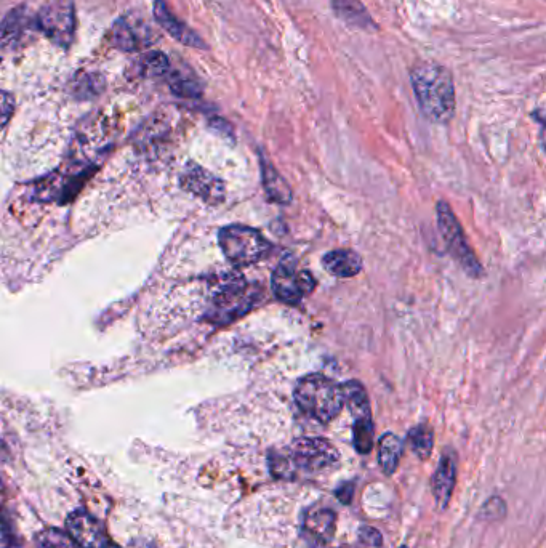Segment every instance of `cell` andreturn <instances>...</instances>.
<instances>
[{"label":"cell","mask_w":546,"mask_h":548,"mask_svg":"<svg viewBox=\"0 0 546 548\" xmlns=\"http://www.w3.org/2000/svg\"><path fill=\"white\" fill-rule=\"evenodd\" d=\"M409 443L415 456L422 460L428 459L434 446L433 428L428 425H418V427L412 428L409 432Z\"/></svg>","instance_id":"obj_22"},{"label":"cell","mask_w":546,"mask_h":548,"mask_svg":"<svg viewBox=\"0 0 546 548\" xmlns=\"http://www.w3.org/2000/svg\"><path fill=\"white\" fill-rule=\"evenodd\" d=\"M404 446L398 436L393 433H386L378 443V464L386 475H393L398 470L401 462Z\"/></svg>","instance_id":"obj_19"},{"label":"cell","mask_w":546,"mask_h":548,"mask_svg":"<svg viewBox=\"0 0 546 548\" xmlns=\"http://www.w3.org/2000/svg\"><path fill=\"white\" fill-rule=\"evenodd\" d=\"M354 448L359 454H369L374 448V422L372 419L354 420Z\"/></svg>","instance_id":"obj_23"},{"label":"cell","mask_w":546,"mask_h":548,"mask_svg":"<svg viewBox=\"0 0 546 548\" xmlns=\"http://www.w3.org/2000/svg\"><path fill=\"white\" fill-rule=\"evenodd\" d=\"M410 82L423 116L436 124H447L455 113L454 79L449 69L436 63L415 66Z\"/></svg>","instance_id":"obj_2"},{"label":"cell","mask_w":546,"mask_h":548,"mask_svg":"<svg viewBox=\"0 0 546 548\" xmlns=\"http://www.w3.org/2000/svg\"><path fill=\"white\" fill-rule=\"evenodd\" d=\"M359 539L362 544L369 545V547H380L383 544L382 534L375 531L374 528H367V526L359 531Z\"/></svg>","instance_id":"obj_28"},{"label":"cell","mask_w":546,"mask_h":548,"mask_svg":"<svg viewBox=\"0 0 546 548\" xmlns=\"http://www.w3.org/2000/svg\"><path fill=\"white\" fill-rule=\"evenodd\" d=\"M335 494H337L338 500H340V502L348 505L350 504L351 499H353L354 486L351 483L343 484L342 488L337 489V492H335Z\"/></svg>","instance_id":"obj_29"},{"label":"cell","mask_w":546,"mask_h":548,"mask_svg":"<svg viewBox=\"0 0 546 548\" xmlns=\"http://www.w3.org/2000/svg\"><path fill=\"white\" fill-rule=\"evenodd\" d=\"M438 226L449 254L460 263V266L466 271V274H470L471 278H481L484 274L481 263L478 262V258L471 250L470 244L466 242L465 233L455 218L454 212L444 201H439L438 204Z\"/></svg>","instance_id":"obj_6"},{"label":"cell","mask_w":546,"mask_h":548,"mask_svg":"<svg viewBox=\"0 0 546 548\" xmlns=\"http://www.w3.org/2000/svg\"><path fill=\"white\" fill-rule=\"evenodd\" d=\"M10 548H15V547H10Z\"/></svg>","instance_id":"obj_33"},{"label":"cell","mask_w":546,"mask_h":548,"mask_svg":"<svg viewBox=\"0 0 546 548\" xmlns=\"http://www.w3.org/2000/svg\"><path fill=\"white\" fill-rule=\"evenodd\" d=\"M324 268L337 278H353L361 273L362 260L354 250L337 249L324 255Z\"/></svg>","instance_id":"obj_17"},{"label":"cell","mask_w":546,"mask_h":548,"mask_svg":"<svg viewBox=\"0 0 546 548\" xmlns=\"http://www.w3.org/2000/svg\"><path fill=\"white\" fill-rule=\"evenodd\" d=\"M169 85L172 92L178 97L199 98L202 95V84L193 74L173 71L169 76Z\"/></svg>","instance_id":"obj_21"},{"label":"cell","mask_w":546,"mask_h":548,"mask_svg":"<svg viewBox=\"0 0 546 548\" xmlns=\"http://www.w3.org/2000/svg\"><path fill=\"white\" fill-rule=\"evenodd\" d=\"M223 254L236 266H250L268 255L271 244L268 239L250 226L229 225L218 234Z\"/></svg>","instance_id":"obj_5"},{"label":"cell","mask_w":546,"mask_h":548,"mask_svg":"<svg viewBox=\"0 0 546 548\" xmlns=\"http://www.w3.org/2000/svg\"><path fill=\"white\" fill-rule=\"evenodd\" d=\"M335 15L351 28L361 29L367 33H375L378 26L370 17L369 10L364 7L361 0H332Z\"/></svg>","instance_id":"obj_15"},{"label":"cell","mask_w":546,"mask_h":548,"mask_svg":"<svg viewBox=\"0 0 546 548\" xmlns=\"http://www.w3.org/2000/svg\"><path fill=\"white\" fill-rule=\"evenodd\" d=\"M263 186L271 201L279 204H289L292 201V191L289 185L282 180L281 175L269 164H263Z\"/></svg>","instance_id":"obj_20"},{"label":"cell","mask_w":546,"mask_h":548,"mask_svg":"<svg viewBox=\"0 0 546 548\" xmlns=\"http://www.w3.org/2000/svg\"><path fill=\"white\" fill-rule=\"evenodd\" d=\"M4 489V481H2V476H0V492Z\"/></svg>","instance_id":"obj_30"},{"label":"cell","mask_w":546,"mask_h":548,"mask_svg":"<svg viewBox=\"0 0 546 548\" xmlns=\"http://www.w3.org/2000/svg\"><path fill=\"white\" fill-rule=\"evenodd\" d=\"M37 26L53 44L69 49L76 36V9L73 0H50L37 15Z\"/></svg>","instance_id":"obj_7"},{"label":"cell","mask_w":546,"mask_h":548,"mask_svg":"<svg viewBox=\"0 0 546 548\" xmlns=\"http://www.w3.org/2000/svg\"><path fill=\"white\" fill-rule=\"evenodd\" d=\"M33 28V18L29 15L26 5H21L0 23V49H13L25 41Z\"/></svg>","instance_id":"obj_14"},{"label":"cell","mask_w":546,"mask_h":548,"mask_svg":"<svg viewBox=\"0 0 546 548\" xmlns=\"http://www.w3.org/2000/svg\"><path fill=\"white\" fill-rule=\"evenodd\" d=\"M140 73L145 77H159L170 73V61L161 52H149L138 61Z\"/></svg>","instance_id":"obj_24"},{"label":"cell","mask_w":546,"mask_h":548,"mask_svg":"<svg viewBox=\"0 0 546 548\" xmlns=\"http://www.w3.org/2000/svg\"><path fill=\"white\" fill-rule=\"evenodd\" d=\"M79 545L71 539L69 534L60 529H45L37 534L36 548H77Z\"/></svg>","instance_id":"obj_25"},{"label":"cell","mask_w":546,"mask_h":548,"mask_svg":"<svg viewBox=\"0 0 546 548\" xmlns=\"http://www.w3.org/2000/svg\"><path fill=\"white\" fill-rule=\"evenodd\" d=\"M154 18L162 28L175 39V41L181 42L183 45L193 47V49L207 50V44L202 41L199 34L194 33L193 29L186 26L183 21L178 20L169 7L165 4V0H156L154 2Z\"/></svg>","instance_id":"obj_13"},{"label":"cell","mask_w":546,"mask_h":548,"mask_svg":"<svg viewBox=\"0 0 546 548\" xmlns=\"http://www.w3.org/2000/svg\"><path fill=\"white\" fill-rule=\"evenodd\" d=\"M271 287L281 302L297 305L313 294L316 279L310 271L298 270L294 258H284L271 276Z\"/></svg>","instance_id":"obj_9"},{"label":"cell","mask_w":546,"mask_h":548,"mask_svg":"<svg viewBox=\"0 0 546 548\" xmlns=\"http://www.w3.org/2000/svg\"><path fill=\"white\" fill-rule=\"evenodd\" d=\"M401 548H407V547H401Z\"/></svg>","instance_id":"obj_32"},{"label":"cell","mask_w":546,"mask_h":548,"mask_svg":"<svg viewBox=\"0 0 546 548\" xmlns=\"http://www.w3.org/2000/svg\"><path fill=\"white\" fill-rule=\"evenodd\" d=\"M111 41L122 52H141L159 41V33L145 15L129 12L114 23Z\"/></svg>","instance_id":"obj_8"},{"label":"cell","mask_w":546,"mask_h":548,"mask_svg":"<svg viewBox=\"0 0 546 548\" xmlns=\"http://www.w3.org/2000/svg\"><path fill=\"white\" fill-rule=\"evenodd\" d=\"M342 387L345 404L350 409L354 420L372 419L369 396H367L366 388L362 387V383H359L358 380H350Z\"/></svg>","instance_id":"obj_18"},{"label":"cell","mask_w":546,"mask_h":548,"mask_svg":"<svg viewBox=\"0 0 546 548\" xmlns=\"http://www.w3.org/2000/svg\"><path fill=\"white\" fill-rule=\"evenodd\" d=\"M455 478H457V468H455L454 456L446 454V456H442L433 478V494L442 510L447 507L450 497H452Z\"/></svg>","instance_id":"obj_16"},{"label":"cell","mask_w":546,"mask_h":548,"mask_svg":"<svg viewBox=\"0 0 546 548\" xmlns=\"http://www.w3.org/2000/svg\"><path fill=\"white\" fill-rule=\"evenodd\" d=\"M105 548H119V547H114V545H106Z\"/></svg>","instance_id":"obj_31"},{"label":"cell","mask_w":546,"mask_h":548,"mask_svg":"<svg viewBox=\"0 0 546 548\" xmlns=\"http://www.w3.org/2000/svg\"><path fill=\"white\" fill-rule=\"evenodd\" d=\"M15 113V98L9 92L0 90V130L5 129Z\"/></svg>","instance_id":"obj_27"},{"label":"cell","mask_w":546,"mask_h":548,"mask_svg":"<svg viewBox=\"0 0 546 548\" xmlns=\"http://www.w3.org/2000/svg\"><path fill=\"white\" fill-rule=\"evenodd\" d=\"M66 529L71 539L82 548H105L108 545L103 524L84 510H74L66 520Z\"/></svg>","instance_id":"obj_11"},{"label":"cell","mask_w":546,"mask_h":548,"mask_svg":"<svg viewBox=\"0 0 546 548\" xmlns=\"http://www.w3.org/2000/svg\"><path fill=\"white\" fill-rule=\"evenodd\" d=\"M340 460L337 448L324 438H298L284 451L269 454V470L279 480L298 475H318L334 468Z\"/></svg>","instance_id":"obj_1"},{"label":"cell","mask_w":546,"mask_h":548,"mask_svg":"<svg viewBox=\"0 0 546 548\" xmlns=\"http://www.w3.org/2000/svg\"><path fill=\"white\" fill-rule=\"evenodd\" d=\"M337 515L326 507H313L303 520V536L313 548H324L334 539Z\"/></svg>","instance_id":"obj_12"},{"label":"cell","mask_w":546,"mask_h":548,"mask_svg":"<svg viewBox=\"0 0 546 548\" xmlns=\"http://www.w3.org/2000/svg\"><path fill=\"white\" fill-rule=\"evenodd\" d=\"M252 289L239 274L229 273L213 294L205 319L213 324H229L245 315L253 307Z\"/></svg>","instance_id":"obj_4"},{"label":"cell","mask_w":546,"mask_h":548,"mask_svg":"<svg viewBox=\"0 0 546 548\" xmlns=\"http://www.w3.org/2000/svg\"><path fill=\"white\" fill-rule=\"evenodd\" d=\"M103 79L98 74H84L77 77L76 89L77 97H92L95 93H100L103 90Z\"/></svg>","instance_id":"obj_26"},{"label":"cell","mask_w":546,"mask_h":548,"mask_svg":"<svg viewBox=\"0 0 546 548\" xmlns=\"http://www.w3.org/2000/svg\"><path fill=\"white\" fill-rule=\"evenodd\" d=\"M181 185L189 193H193L197 198L204 199L205 202H209L213 206L220 204L225 199V183L196 164H189L186 167L185 172L181 175Z\"/></svg>","instance_id":"obj_10"},{"label":"cell","mask_w":546,"mask_h":548,"mask_svg":"<svg viewBox=\"0 0 546 548\" xmlns=\"http://www.w3.org/2000/svg\"><path fill=\"white\" fill-rule=\"evenodd\" d=\"M298 409L321 424H329L345 406L343 387L326 375L313 374L297 383L294 391Z\"/></svg>","instance_id":"obj_3"}]
</instances>
